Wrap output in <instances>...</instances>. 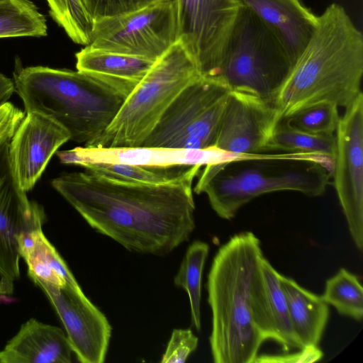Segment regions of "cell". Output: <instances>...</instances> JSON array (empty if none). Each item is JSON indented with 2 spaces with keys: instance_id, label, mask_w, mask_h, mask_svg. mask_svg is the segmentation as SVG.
<instances>
[{
  "instance_id": "obj_1",
  "label": "cell",
  "mask_w": 363,
  "mask_h": 363,
  "mask_svg": "<svg viewBox=\"0 0 363 363\" xmlns=\"http://www.w3.org/2000/svg\"><path fill=\"white\" fill-rule=\"evenodd\" d=\"M194 179L146 185L85 170L62 174L51 185L97 232L129 251L161 256L187 241L195 228Z\"/></svg>"
},
{
  "instance_id": "obj_2",
  "label": "cell",
  "mask_w": 363,
  "mask_h": 363,
  "mask_svg": "<svg viewBox=\"0 0 363 363\" xmlns=\"http://www.w3.org/2000/svg\"><path fill=\"white\" fill-rule=\"evenodd\" d=\"M363 36L343 7L329 5L272 101L281 120L313 104L347 108L362 93Z\"/></svg>"
},
{
  "instance_id": "obj_3",
  "label": "cell",
  "mask_w": 363,
  "mask_h": 363,
  "mask_svg": "<svg viewBox=\"0 0 363 363\" xmlns=\"http://www.w3.org/2000/svg\"><path fill=\"white\" fill-rule=\"evenodd\" d=\"M264 257L252 232L231 237L216 254L207 281L212 314L209 337L215 363H254L264 342L252 318V287Z\"/></svg>"
},
{
  "instance_id": "obj_4",
  "label": "cell",
  "mask_w": 363,
  "mask_h": 363,
  "mask_svg": "<svg viewBox=\"0 0 363 363\" xmlns=\"http://www.w3.org/2000/svg\"><path fill=\"white\" fill-rule=\"evenodd\" d=\"M334 159L294 152H265L203 166L194 188L206 194L221 218L230 220L252 199L268 193L293 191L322 195L332 177Z\"/></svg>"
},
{
  "instance_id": "obj_5",
  "label": "cell",
  "mask_w": 363,
  "mask_h": 363,
  "mask_svg": "<svg viewBox=\"0 0 363 363\" xmlns=\"http://www.w3.org/2000/svg\"><path fill=\"white\" fill-rule=\"evenodd\" d=\"M15 92L26 113L37 112L63 127L70 140L85 145L113 121L125 99L80 71L44 66H16Z\"/></svg>"
},
{
  "instance_id": "obj_6",
  "label": "cell",
  "mask_w": 363,
  "mask_h": 363,
  "mask_svg": "<svg viewBox=\"0 0 363 363\" xmlns=\"http://www.w3.org/2000/svg\"><path fill=\"white\" fill-rule=\"evenodd\" d=\"M200 76L195 58L177 40L155 61L146 76L125 99L106 130L84 146L141 145L177 96Z\"/></svg>"
},
{
  "instance_id": "obj_7",
  "label": "cell",
  "mask_w": 363,
  "mask_h": 363,
  "mask_svg": "<svg viewBox=\"0 0 363 363\" xmlns=\"http://www.w3.org/2000/svg\"><path fill=\"white\" fill-rule=\"evenodd\" d=\"M293 63L272 29L242 5L213 78L272 104Z\"/></svg>"
},
{
  "instance_id": "obj_8",
  "label": "cell",
  "mask_w": 363,
  "mask_h": 363,
  "mask_svg": "<svg viewBox=\"0 0 363 363\" xmlns=\"http://www.w3.org/2000/svg\"><path fill=\"white\" fill-rule=\"evenodd\" d=\"M230 91L219 79L200 76L177 96L141 145L191 150L214 146Z\"/></svg>"
},
{
  "instance_id": "obj_9",
  "label": "cell",
  "mask_w": 363,
  "mask_h": 363,
  "mask_svg": "<svg viewBox=\"0 0 363 363\" xmlns=\"http://www.w3.org/2000/svg\"><path fill=\"white\" fill-rule=\"evenodd\" d=\"M177 40L176 0H160L94 22L86 46L156 61Z\"/></svg>"
},
{
  "instance_id": "obj_10",
  "label": "cell",
  "mask_w": 363,
  "mask_h": 363,
  "mask_svg": "<svg viewBox=\"0 0 363 363\" xmlns=\"http://www.w3.org/2000/svg\"><path fill=\"white\" fill-rule=\"evenodd\" d=\"M179 40L201 76L214 77L242 6L240 0H176Z\"/></svg>"
},
{
  "instance_id": "obj_11",
  "label": "cell",
  "mask_w": 363,
  "mask_h": 363,
  "mask_svg": "<svg viewBox=\"0 0 363 363\" xmlns=\"http://www.w3.org/2000/svg\"><path fill=\"white\" fill-rule=\"evenodd\" d=\"M334 186L357 248L363 249V94L345 108L335 131Z\"/></svg>"
},
{
  "instance_id": "obj_12",
  "label": "cell",
  "mask_w": 363,
  "mask_h": 363,
  "mask_svg": "<svg viewBox=\"0 0 363 363\" xmlns=\"http://www.w3.org/2000/svg\"><path fill=\"white\" fill-rule=\"evenodd\" d=\"M44 292L65 329L73 353L82 363L104 362L111 336L106 316L80 286L35 283Z\"/></svg>"
},
{
  "instance_id": "obj_13",
  "label": "cell",
  "mask_w": 363,
  "mask_h": 363,
  "mask_svg": "<svg viewBox=\"0 0 363 363\" xmlns=\"http://www.w3.org/2000/svg\"><path fill=\"white\" fill-rule=\"evenodd\" d=\"M42 206L30 201L11 172L9 141L0 145V276L12 284L20 277V245L29 233L42 229Z\"/></svg>"
},
{
  "instance_id": "obj_14",
  "label": "cell",
  "mask_w": 363,
  "mask_h": 363,
  "mask_svg": "<svg viewBox=\"0 0 363 363\" xmlns=\"http://www.w3.org/2000/svg\"><path fill=\"white\" fill-rule=\"evenodd\" d=\"M281 120L272 104L252 94L230 91L214 146L240 155L269 152L272 137Z\"/></svg>"
},
{
  "instance_id": "obj_15",
  "label": "cell",
  "mask_w": 363,
  "mask_h": 363,
  "mask_svg": "<svg viewBox=\"0 0 363 363\" xmlns=\"http://www.w3.org/2000/svg\"><path fill=\"white\" fill-rule=\"evenodd\" d=\"M69 140V133L51 118L37 112L26 113L9 142L11 172L18 187L30 191L52 155Z\"/></svg>"
},
{
  "instance_id": "obj_16",
  "label": "cell",
  "mask_w": 363,
  "mask_h": 363,
  "mask_svg": "<svg viewBox=\"0 0 363 363\" xmlns=\"http://www.w3.org/2000/svg\"><path fill=\"white\" fill-rule=\"evenodd\" d=\"M62 164L83 167L90 163H121L145 166L168 167L225 162L241 159L245 155L226 152L215 146L201 150L162 147H89L86 146L57 151Z\"/></svg>"
},
{
  "instance_id": "obj_17",
  "label": "cell",
  "mask_w": 363,
  "mask_h": 363,
  "mask_svg": "<svg viewBox=\"0 0 363 363\" xmlns=\"http://www.w3.org/2000/svg\"><path fill=\"white\" fill-rule=\"evenodd\" d=\"M279 274L263 257L252 284L251 308L254 323L264 341L273 340L288 352L301 347L293 330Z\"/></svg>"
},
{
  "instance_id": "obj_18",
  "label": "cell",
  "mask_w": 363,
  "mask_h": 363,
  "mask_svg": "<svg viewBox=\"0 0 363 363\" xmlns=\"http://www.w3.org/2000/svg\"><path fill=\"white\" fill-rule=\"evenodd\" d=\"M274 33L293 65L318 25V16L301 0H240Z\"/></svg>"
},
{
  "instance_id": "obj_19",
  "label": "cell",
  "mask_w": 363,
  "mask_h": 363,
  "mask_svg": "<svg viewBox=\"0 0 363 363\" xmlns=\"http://www.w3.org/2000/svg\"><path fill=\"white\" fill-rule=\"evenodd\" d=\"M72 353L66 333L32 318L0 351V363H70Z\"/></svg>"
},
{
  "instance_id": "obj_20",
  "label": "cell",
  "mask_w": 363,
  "mask_h": 363,
  "mask_svg": "<svg viewBox=\"0 0 363 363\" xmlns=\"http://www.w3.org/2000/svg\"><path fill=\"white\" fill-rule=\"evenodd\" d=\"M76 67L125 99L148 73L155 61L85 46L76 53Z\"/></svg>"
},
{
  "instance_id": "obj_21",
  "label": "cell",
  "mask_w": 363,
  "mask_h": 363,
  "mask_svg": "<svg viewBox=\"0 0 363 363\" xmlns=\"http://www.w3.org/2000/svg\"><path fill=\"white\" fill-rule=\"evenodd\" d=\"M296 338L301 348L318 346L329 318L328 305L294 279L279 274Z\"/></svg>"
},
{
  "instance_id": "obj_22",
  "label": "cell",
  "mask_w": 363,
  "mask_h": 363,
  "mask_svg": "<svg viewBox=\"0 0 363 363\" xmlns=\"http://www.w3.org/2000/svg\"><path fill=\"white\" fill-rule=\"evenodd\" d=\"M20 252L34 284L40 281L57 286L67 284L79 286L65 261L42 229L28 234L23 239Z\"/></svg>"
},
{
  "instance_id": "obj_23",
  "label": "cell",
  "mask_w": 363,
  "mask_h": 363,
  "mask_svg": "<svg viewBox=\"0 0 363 363\" xmlns=\"http://www.w3.org/2000/svg\"><path fill=\"white\" fill-rule=\"evenodd\" d=\"M82 167L91 173L118 182L164 185L194 178L202 167L176 165L168 167L145 166L121 163H90Z\"/></svg>"
},
{
  "instance_id": "obj_24",
  "label": "cell",
  "mask_w": 363,
  "mask_h": 363,
  "mask_svg": "<svg viewBox=\"0 0 363 363\" xmlns=\"http://www.w3.org/2000/svg\"><path fill=\"white\" fill-rule=\"evenodd\" d=\"M47 35L46 18L30 0H0V38Z\"/></svg>"
},
{
  "instance_id": "obj_25",
  "label": "cell",
  "mask_w": 363,
  "mask_h": 363,
  "mask_svg": "<svg viewBox=\"0 0 363 363\" xmlns=\"http://www.w3.org/2000/svg\"><path fill=\"white\" fill-rule=\"evenodd\" d=\"M208 251L209 246L206 242L196 240L191 243L174 279V284L188 294L191 323L197 331L201 328V281Z\"/></svg>"
},
{
  "instance_id": "obj_26",
  "label": "cell",
  "mask_w": 363,
  "mask_h": 363,
  "mask_svg": "<svg viewBox=\"0 0 363 363\" xmlns=\"http://www.w3.org/2000/svg\"><path fill=\"white\" fill-rule=\"evenodd\" d=\"M269 151L320 155L334 159L335 134L314 135L306 133L292 128L282 119L274 131Z\"/></svg>"
},
{
  "instance_id": "obj_27",
  "label": "cell",
  "mask_w": 363,
  "mask_h": 363,
  "mask_svg": "<svg viewBox=\"0 0 363 363\" xmlns=\"http://www.w3.org/2000/svg\"><path fill=\"white\" fill-rule=\"evenodd\" d=\"M328 304L343 315L360 321L363 317V288L359 278L341 268L325 282L320 296Z\"/></svg>"
},
{
  "instance_id": "obj_28",
  "label": "cell",
  "mask_w": 363,
  "mask_h": 363,
  "mask_svg": "<svg viewBox=\"0 0 363 363\" xmlns=\"http://www.w3.org/2000/svg\"><path fill=\"white\" fill-rule=\"evenodd\" d=\"M49 14L75 43L86 46L89 44L93 21L81 0H45Z\"/></svg>"
},
{
  "instance_id": "obj_29",
  "label": "cell",
  "mask_w": 363,
  "mask_h": 363,
  "mask_svg": "<svg viewBox=\"0 0 363 363\" xmlns=\"http://www.w3.org/2000/svg\"><path fill=\"white\" fill-rule=\"evenodd\" d=\"M338 106L329 101H320L307 106L283 118L297 130L314 135L335 133L340 116Z\"/></svg>"
},
{
  "instance_id": "obj_30",
  "label": "cell",
  "mask_w": 363,
  "mask_h": 363,
  "mask_svg": "<svg viewBox=\"0 0 363 363\" xmlns=\"http://www.w3.org/2000/svg\"><path fill=\"white\" fill-rule=\"evenodd\" d=\"M160 0H81L93 23L131 12Z\"/></svg>"
},
{
  "instance_id": "obj_31",
  "label": "cell",
  "mask_w": 363,
  "mask_h": 363,
  "mask_svg": "<svg viewBox=\"0 0 363 363\" xmlns=\"http://www.w3.org/2000/svg\"><path fill=\"white\" fill-rule=\"evenodd\" d=\"M199 339L190 329L173 330L165 351L162 363H183L198 346Z\"/></svg>"
},
{
  "instance_id": "obj_32",
  "label": "cell",
  "mask_w": 363,
  "mask_h": 363,
  "mask_svg": "<svg viewBox=\"0 0 363 363\" xmlns=\"http://www.w3.org/2000/svg\"><path fill=\"white\" fill-rule=\"evenodd\" d=\"M26 112L7 101L0 105V145L9 141Z\"/></svg>"
},
{
  "instance_id": "obj_33",
  "label": "cell",
  "mask_w": 363,
  "mask_h": 363,
  "mask_svg": "<svg viewBox=\"0 0 363 363\" xmlns=\"http://www.w3.org/2000/svg\"><path fill=\"white\" fill-rule=\"evenodd\" d=\"M301 351L285 354L257 355L255 362H280V363H308L320 360L323 354L318 346H308L300 349Z\"/></svg>"
},
{
  "instance_id": "obj_34",
  "label": "cell",
  "mask_w": 363,
  "mask_h": 363,
  "mask_svg": "<svg viewBox=\"0 0 363 363\" xmlns=\"http://www.w3.org/2000/svg\"><path fill=\"white\" fill-rule=\"evenodd\" d=\"M13 92L15 86L13 79L0 72V105L9 101Z\"/></svg>"
},
{
  "instance_id": "obj_35",
  "label": "cell",
  "mask_w": 363,
  "mask_h": 363,
  "mask_svg": "<svg viewBox=\"0 0 363 363\" xmlns=\"http://www.w3.org/2000/svg\"><path fill=\"white\" fill-rule=\"evenodd\" d=\"M13 286L12 284H9L0 279V295H7L13 293Z\"/></svg>"
}]
</instances>
